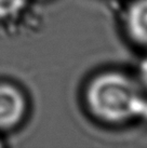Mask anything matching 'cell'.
<instances>
[{
    "mask_svg": "<svg viewBox=\"0 0 147 148\" xmlns=\"http://www.w3.org/2000/svg\"><path fill=\"white\" fill-rule=\"evenodd\" d=\"M28 0H0V20H11L27 10Z\"/></svg>",
    "mask_w": 147,
    "mask_h": 148,
    "instance_id": "cell-4",
    "label": "cell"
},
{
    "mask_svg": "<svg viewBox=\"0 0 147 148\" xmlns=\"http://www.w3.org/2000/svg\"><path fill=\"white\" fill-rule=\"evenodd\" d=\"M86 104L96 119L106 123L147 119V99L141 84L120 71H105L94 77L87 86Z\"/></svg>",
    "mask_w": 147,
    "mask_h": 148,
    "instance_id": "cell-1",
    "label": "cell"
},
{
    "mask_svg": "<svg viewBox=\"0 0 147 148\" xmlns=\"http://www.w3.org/2000/svg\"><path fill=\"white\" fill-rule=\"evenodd\" d=\"M1 146H2V145H1V142H0V147H1Z\"/></svg>",
    "mask_w": 147,
    "mask_h": 148,
    "instance_id": "cell-6",
    "label": "cell"
},
{
    "mask_svg": "<svg viewBox=\"0 0 147 148\" xmlns=\"http://www.w3.org/2000/svg\"><path fill=\"white\" fill-rule=\"evenodd\" d=\"M139 84L147 90V56L141 62L139 67Z\"/></svg>",
    "mask_w": 147,
    "mask_h": 148,
    "instance_id": "cell-5",
    "label": "cell"
},
{
    "mask_svg": "<svg viewBox=\"0 0 147 148\" xmlns=\"http://www.w3.org/2000/svg\"><path fill=\"white\" fill-rule=\"evenodd\" d=\"M27 111V101L15 86L0 83V129L14 127L23 120Z\"/></svg>",
    "mask_w": 147,
    "mask_h": 148,
    "instance_id": "cell-2",
    "label": "cell"
},
{
    "mask_svg": "<svg viewBox=\"0 0 147 148\" xmlns=\"http://www.w3.org/2000/svg\"><path fill=\"white\" fill-rule=\"evenodd\" d=\"M124 24L131 39L147 47V0H135L129 5Z\"/></svg>",
    "mask_w": 147,
    "mask_h": 148,
    "instance_id": "cell-3",
    "label": "cell"
}]
</instances>
